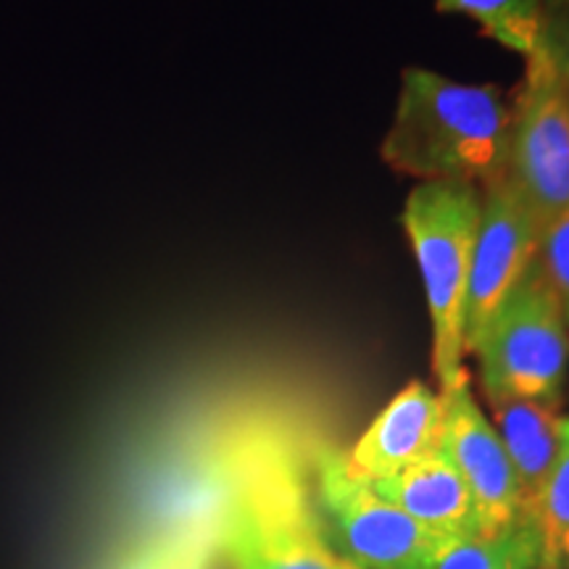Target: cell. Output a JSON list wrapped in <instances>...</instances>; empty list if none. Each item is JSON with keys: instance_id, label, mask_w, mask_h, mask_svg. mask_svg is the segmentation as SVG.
<instances>
[{"instance_id": "obj_14", "label": "cell", "mask_w": 569, "mask_h": 569, "mask_svg": "<svg viewBox=\"0 0 569 569\" xmlns=\"http://www.w3.org/2000/svg\"><path fill=\"white\" fill-rule=\"evenodd\" d=\"M430 569H540L536 532L525 525L501 536H472L448 543Z\"/></svg>"}, {"instance_id": "obj_12", "label": "cell", "mask_w": 569, "mask_h": 569, "mask_svg": "<svg viewBox=\"0 0 569 569\" xmlns=\"http://www.w3.org/2000/svg\"><path fill=\"white\" fill-rule=\"evenodd\" d=\"M436 9L475 19L490 40L525 59L543 46V0H436Z\"/></svg>"}, {"instance_id": "obj_15", "label": "cell", "mask_w": 569, "mask_h": 569, "mask_svg": "<svg viewBox=\"0 0 569 569\" xmlns=\"http://www.w3.org/2000/svg\"><path fill=\"white\" fill-rule=\"evenodd\" d=\"M536 264L549 282L551 293L557 296L561 315L569 327V211L543 227L538 240Z\"/></svg>"}, {"instance_id": "obj_3", "label": "cell", "mask_w": 569, "mask_h": 569, "mask_svg": "<svg viewBox=\"0 0 569 569\" xmlns=\"http://www.w3.org/2000/svg\"><path fill=\"white\" fill-rule=\"evenodd\" d=\"M486 398L559 403L569 367V327L532 259L472 351Z\"/></svg>"}, {"instance_id": "obj_5", "label": "cell", "mask_w": 569, "mask_h": 569, "mask_svg": "<svg viewBox=\"0 0 569 569\" xmlns=\"http://www.w3.org/2000/svg\"><path fill=\"white\" fill-rule=\"evenodd\" d=\"M511 103L507 177L543 227L569 211V90L540 46Z\"/></svg>"}, {"instance_id": "obj_16", "label": "cell", "mask_w": 569, "mask_h": 569, "mask_svg": "<svg viewBox=\"0 0 569 569\" xmlns=\"http://www.w3.org/2000/svg\"><path fill=\"white\" fill-rule=\"evenodd\" d=\"M543 9V51L549 53L569 90V0H549Z\"/></svg>"}, {"instance_id": "obj_8", "label": "cell", "mask_w": 569, "mask_h": 569, "mask_svg": "<svg viewBox=\"0 0 569 569\" xmlns=\"http://www.w3.org/2000/svg\"><path fill=\"white\" fill-rule=\"evenodd\" d=\"M443 438L440 453L467 482L475 498L482 536H501L519 522V490L515 467L496 427L482 415L469 386V375L440 393Z\"/></svg>"}, {"instance_id": "obj_9", "label": "cell", "mask_w": 569, "mask_h": 569, "mask_svg": "<svg viewBox=\"0 0 569 569\" xmlns=\"http://www.w3.org/2000/svg\"><path fill=\"white\" fill-rule=\"evenodd\" d=\"M443 401L425 382L398 390L375 422L361 432L351 451L340 457L348 478L382 482L440 451Z\"/></svg>"}, {"instance_id": "obj_7", "label": "cell", "mask_w": 569, "mask_h": 569, "mask_svg": "<svg viewBox=\"0 0 569 569\" xmlns=\"http://www.w3.org/2000/svg\"><path fill=\"white\" fill-rule=\"evenodd\" d=\"M482 211L475 238L465 301V351L478 343L482 330L522 280L538 253L540 227L507 174L482 184Z\"/></svg>"}, {"instance_id": "obj_13", "label": "cell", "mask_w": 569, "mask_h": 569, "mask_svg": "<svg viewBox=\"0 0 569 569\" xmlns=\"http://www.w3.org/2000/svg\"><path fill=\"white\" fill-rule=\"evenodd\" d=\"M530 528L538 538L540 569L569 567V417L561 419L559 453L532 511Z\"/></svg>"}, {"instance_id": "obj_2", "label": "cell", "mask_w": 569, "mask_h": 569, "mask_svg": "<svg viewBox=\"0 0 569 569\" xmlns=\"http://www.w3.org/2000/svg\"><path fill=\"white\" fill-rule=\"evenodd\" d=\"M482 193L478 184L419 182L403 203L432 322V372L440 393L465 380V301Z\"/></svg>"}, {"instance_id": "obj_10", "label": "cell", "mask_w": 569, "mask_h": 569, "mask_svg": "<svg viewBox=\"0 0 569 569\" xmlns=\"http://www.w3.org/2000/svg\"><path fill=\"white\" fill-rule=\"evenodd\" d=\"M493 427L515 467L519 490V522L530 528L532 511L557 461L561 440L559 403L528 398H490ZM532 530V528H530Z\"/></svg>"}, {"instance_id": "obj_6", "label": "cell", "mask_w": 569, "mask_h": 569, "mask_svg": "<svg viewBox=\"0 0 569 569\" xmlns=\"http://www.w3.org/2000/svg\"><path fill=\"white\" fill-rule=\"evenodd\" d=\"M327 540L359 569H430L453 538L422 528L369 482L348 478L340 457H327L319 475Z\"/></svg>"}, {"instance_id": "obj_4", "label": "cell", "mask_w": 569, "mask_h": 569, "mask_svg": "<svg viewBox=\"0 0 569 569\" xmlns=\"http://www.w3.org/2000/svg\"><path fill=\"white\" fill-rule=\"evenodd\" d=\"M224 551L232 569H359L332 549L301 486L274 469L238 490L227 511Z\"/></svg>"}, {"instance_id": "obj_11", "label": "cell", "mask_w": 569, "mask_h": 569, "mask_svg": "<svg viewBox=\"0 0 569 569\" xmlns=\"http://www.w3.org/2000/svg\"><path fill=\"white\" fill-rule=\"evenodd\" d=\"M372 488L438 536L453 540L482 536L475 498L461 475L440 451L403 469L396 478L372 482Z\"/></svg>"}, {"instance_id": "obj_1", "label": "cell", "mask_w": 569, "mask_h": 569, "mask_svg": "<svg viewBox=\"0 0 569 569\" xmlns=\"http://www.w3.org/2000/svg\"><path fill=\"white\" fill-rule=\"evenodd\" d=\"M511 106L496 84L407 69L382 159L419 182L482 184L507 174Z\"/></svg>"}]
</instances>
